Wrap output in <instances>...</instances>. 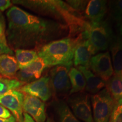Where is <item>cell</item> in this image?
I'll return each mask as SVG.
<instances>
[{"mask_svg": "<svg viewBox=\"0 0 122 122\" xmlns=\"http://www.w3.org/2000/svg\"><path fill=\"white\" fill-rule=\"evenodd\" d=\"M89 68L92 72L107 82L114 74L109 51L100 52L94 55L90 61Z\"/></svg>", "mask_w": 122, "mask_h": 122, "instance_id": "cell-8", "label": "cell"}, {"mask_svg": "<svg viewBox=\"0 0 122 122\" xmlns=\"http://www.w3.org/2000/svg\"><path fill=\"white\" fill-rule=\"evenodd\" d=\"M18 91L38 98L43 102L48 101L53 94L49 76H42L34 81L23 85Z\"/></svg>", "mask_w": 122, "mask_h": 122, "instance_id": "cell-9", "label": "cell"}, {"mask_svg": "<svg viewBox=\"0 0 122 122\" xmlns=\"http://www.w3.org/2000/svg\"><path fill=\"white\" fill-rule=\"evenodd\" d=\"M89 1L83 0H67L66 2L67 4L73 10L83 15L86 9Z\"/></svg>", "mask_w": 122, "mask_h": 122, "instance_id": "cell-25", "label": "cell"}, {"mask_svg": "<svg viewBox=\"0 0 122 122\" xmlns=\"http://www.w3.org/2000/svg\"><path fill=\"white\" fill-rule=\"evenodd\" d=\"M15 54L19 70L26 67L39 57L37 51L33 49H19L15 50Z\"/></svg>", "mask_w": 122, "mask_h": 122, "instance_id": "cell-20", "label": "cell"}, {"mask_svg": "<svg viewBox=\"0 0 122 122\" xmlns=\"http://www.w3.org/2000/svg\"><path fill=\"white\" fill-rule=\"evenodd\" d=\"M54 122V120H53L52 118H47V119L46 120V122Z\"/></svg>", "mask_w": 122, "mask_h": 122, "instance_id": "cell-33", "label": "cell"}, {"mask_svg": "<svg viewBox=\"0 0 122 122\" xmlns=\"http://www.w3.org/2000/svg\"><path fill=\"white\" fill-rule=\"evenodd\" d=\"M16 120L15 117L13 115L8 119H2L0 118V122H16Z\"/></svg>", "mask_w": 122, "mask_h": 122, "instance_id": "cell-31", "label": "cell"}, {"mask_svg": "<svg viewBox=\"0 0 122 122\" xmlns=\"http://www.w3.org/2000/svg\"><path fill=\"white\" fill-rule=\"evenodd\" d=\"M82 73L86 81L85 91L88 94L94 95L106 88V82L96 76L89 68L84 67H77Z\"/></svg>", "mask_w": 122, "mask_h": 122, "instance_id": "cell-17", "label": "cell"}, {"mask_svg": "<svg viewBox=\"0 0 122 122\" xmlns=\"http://www.w3.org/2000/svg\"><path fill=\"white\" fill-rule=\"evenodd\" d=\"M4 54H9L13 56V50L10 48L7 43L6 37L0 39V56Z\"/></svg>", "mask_w": 122, "mask_h": 122, "instance_id": "cell-26", "label": "cell"}, {"mask_svg": "<svg viewBox=\"0 0 122 122\" xmlns=\"http://www.w3.org/2000/svg\"><path fill=\"white\" fill-rule=\"evenodd\" d=\"M109 49L114 74L122 75V37L120 35H113Z\"/></svg>", "mask_w": 122, "mask_h": 122, "instance_id": "cell-16", "label": "cell"}, {"mask_svg": "<svg viewBox=\"0 0 122 122\" xmlns=\"http://www.w3.org/2000/svg\"><path fill=\"white\" fill-rule=\"evenodd\" d=\"M106 84V88L114 100L122 99V75L114 74Z\"/></svg>", "mask_w": 122, "mask_h": 122, "instance_id": "cell-21", "label": "cell"}, {"mask_svg": "<svg viewBox=\"0 0 122 122\" xmlns=\"http://www.w3.org/2000/svg\"><path fill=\"white\" fill-rule=\"evenodd\" d=\"M109 122H122V100L115 101Z\"/></svg>", "mask_w": 122, "mask_h": 122, "instance_id": "cell-24", "label": "cell"}, {"mask_svg": "<svg viewBox=\"0 0 122 122\" xmlns=\"http://www.w3.org/2000/svg\"><path fill=\"white\" fill-rule=\"evenodd\" d=\"M12 116L13 115L8 109L2 105H0V118L8 119Z\"/></svg>", "mask_w": 122, "mask_h": 122, "instance_id": "cell-28", "label": "cell"}, {"mask_svg": "<svg viewBox=\"0 0 122 122\" xmlns=\"http://www.w3.org/2000/svg\"><path fill=\"white\" fill-rule=\"evenodd\" d=\"M68 76L71 86L69 95L84 91L86 81L83 75L77 68H70Z\"/></svg>", "mask_w": 122, "mask_h": 122, "instance_id": "cell-19", "label": "cell"}, {"mask_svg": "<svg viewBox=\"0 0 122 122\" xmlns=\"http://www.w3.org/2000/svg\"><path fill=\"white\" fill-rule=\"evenodd\" d=\"M6 29V22L4 15L0 12V39L6 37L5 34Z\"/></svg>", "mask_w": 122, "mask_h": 122, "instance_id": "cell-27", "label": "cell"}, {"mask_svg": "<svg viewBox=\"0 0 122 122\" xmlns=\"http://www.w3.org/2000/svg\"><path fill=\"white\" fill-rule=\"evenodd\" d=\"M108 11V1L105 0L89 1L83 18L91 23H99L103 20Z\"/></svg>", "mask_w": 122, "mask_h": 122, "instance_id": "cell-14", "label": "cell"}, {"mask_svg": "<svg viewBox=\"0 0 122 122\" xmlns=\"http://www.w3.org/2000/svg\"><path fill=\"white\" fill-rule=\"evenodd\" d=\"M12 6L11 1L9 0H0V12L5 11Z\"/></svg>", "mask_w": 122, "mask_h": 122, "instance_id": "cell-29", "label": "cell"}, {"mask_svg": "<svg viewBox=\"0 0 122 122\" xmlns=\"http://www.w3.org/2000/svg\"><path fill=\"white\" fill-rule=\"evenodd\" d=\"M39 14L51 18L52 20L65 24L69 30L70 37L76 38L85 30L87 21L66 2L59 0H18L13 1Z\"/></svg>", "mask_w": 122, "mask_h": 122, "instance_id": "cell-2", "label": "cell"}, {"mask_svg": "<svg viewBox=\"0 0 122 122\" xmlns=\"http://www.w3.org/2000/svg\"><path fill=\"white\" fill-rule=\"evenodd\" d=\"M108 11L111 18L118 24H122V0L109 1Z\"/></svg>", "mask_w": 122, "mask_h": 122, "instance_id": "cell-23", "label": "cell"}, {"mask_svg": "<svg viewBox=\"0 0 122 122\" xmlns=\"http://www.w3.org/2000/svg\"><path fill=\"white\" fill-rule=\"evenodd\" d=\"M118 26L119 32V33H120L119 35L122 37V24H118Z\"/></svg>", "mask_w": 122, "mask_h": 122, "instance_id": "cell-32", "label": "cell"}, {"mask_svg": "<svg viewBox=\"0 0 122 122\" xmlns=\"http://www.w3.org/2000/svg\"><path fill=\"white\" fill-rule=\"evenodd\" d=\"M76 40L73 64L76 67H84L89 69L90 61L94 56L93 50L88 41L81 33L76 37Z\"/></svg>", "mask_w": 122, "mask_h": 122, "instance_id": "cell-11", "label": "cell"}, {"mask_svg": "<svg viewBox=\"0 0 122 122\" xmlns=\"http://www.w3.org/2000/svg\"><path fill=\"white\" fill-rule=\"evenodd\" d=\"M6 37L13 50L33 49L37 51L49 42L69 35L65 24L33 15L20 7L13 6L6 12Z\"/></svg>", "mask_w": 122, "mask_h": 122, "instance_id": "cell-1", "label": "cell"}, {"mask_svg": "<svg viewBox=\"0 0 122 122\" xmlns=\"http://www.w3.org/2000/svg\"><path fill=\"white\" fill-rule=\"evenodd\" d=\"M23 93L18 90H13L0 97V105L11 111L16 122H23Z\"/></svg>", "mask_w": 122, "mask_h": 122, "instance_id": "cell-10", "label": "cell"}, {"mask_svg": "<svg viewBox=\"0 0 122 122\" xmlns=\"http://www.w3.org/2000/svg\"><path fill=\"white\" fill-rule=\"evenodd\" d=\"M70 69L65 66H57L50 70L49 77L52 93L59 97L58 98H66L69 96L71 88L68 76Z\"/></svg>", "mask_w": 122, "mask_h": 122, "instance_id": "cell-7", "label": "cell"}, {"mask_svg": "<svg viewBox=\"0 0 122 122\" xmlns=\"http://www.w3.org/2000/svg\"><path fill=\"white\" fill-rule=\"evenodd\" d=\"M65 101L79 120L83 122H94L91 96L88 93L81 92L71 94L66 98Z\"/></svg>", "mask_w": 122, "mask_h": 122, "instance_id": "cell-6", "label": "cell"}, {"mask_svg": "<svg viewBox=\"0 0 122 122\" xmlns=\"http://www.w3.org/2000/svg\"><path fill=\"white\" fill-rule=\"evenodd\" d=\"M19 70L15 57L12 55L4 54L0 56V75L7 79H15Z\"/></svg>", "mask_w": 122, "mask_h": 122, "instance_id": "cell-18", "label": "cell"}, {"mask_svg": "<svg viewBox=\"0 0 122 122\" xmlns=\"http://www.w3.org/2000/svg\"><path fill=\"white\" fill-rule=\"evenodd\" d=\"M92 48L94 55L109 48L114 35L110 25L107 21L99 23L88 22L81 33Z\"/></svg>", "mask_w": 122, "mask_h": 122, "instance_id": "cell-4", "label": "cell"}, {"mask_svg": "<svg viewBox=\"0 0 122 122\" xmlns=\"http://www.w3.org/2000/svg\"></svg>", "mask_w": 122, "mask_h": 122, "instance_id": "cell-34", "label": "cell"}, {"mask_svg": "<svg viewBox=\"0 0 122 122\" xmlns=\"http://www.w3.org/2000/svg\"><path fill=\"white\" fill-rule=\"evenodd\" d=\"M23 110L24 112L30 115L36 122H46L45 103L38 98L24 94Z\"/></svg>", "mask_w": 122, "mask_h": 122, "instance_id": "cell-13", "label": "cell"}, {"mask_svg": "<svg viewBox=\"0 0 122 122\" xmlns=\"http://www.w3.org/2000/svg\"><path fill=\"white\" fill-rule=\"evenodd\" d=\"M91 100L94 122H109L115 101L107 88L91 96Z\"/></svg>", "mask_w": 122, "mask_h": 122, "instance_id": "cell-5", "label": "cell"}, {"mask_svg": "<svg viewBox=\"0 0 122 122\" xmlns=\"http://www.w3.org/2000/svg\"><path fill=\"white\" fill-rule=\"evenodd\" d=\"M47 67L44 61L38 57L32 63L18 71L15 79L24 85L40 79L42 72Z\"/></svg>", "mask_w": 122, "mask_h": 122, "instance_id": "cell-12", "label": "cell"}, {"mask_svg": "<svg viewBox=\"0 0 122 122\" xmlns=\"http://www.w3.org/2000/svg\"><path fill=\"white\" fill-rule=\"evenodd\" d=\"M23 122H36L28 114L23 112Z\"/></svg>", "mask_w": 122, "mask_h": 122, "instance_id": "cell-30", "label": "cell"}, {"mask_svg": "<svg viewBox=\"0 0 122 122\" xmlns=\"http://www.w3.org/2000/svg\"><path fill=\"white\" fill-rule=\"evenodd\" d=\"M55 122H81L72 113L63 99L56 98L51 104Z\"/></svg>", "mask_w": 122, "mask_h": 122, "instance_id": "cell-15", "label": "cell"}, {"mask_svg": "<svg viewBox=\"0 0 122 122\" xmlns=\"http://www.w3.org/2000/svg\"><path fill=\"white\" fill-rule=\"evenodd\" d=\"M76 40V37L67 36L53 41L37 50L38 56L46 67L65 66L72 67Z\"/></svg>", "mask_w": 122, "mask_h": 122, "instance_id": "cell-3", "label": "cell"}, {"mask_svg": "<svg viewBox=\"0 0 122 122\" xmlns=\"http://www.w3.org/2000/svg\"><path fill=\"white\" fill-rule=\"evenodd\" d=\"M24 84L15 79L0 77V97L13 90H18Z\"/></svg>", "mask_w": 122, "mask_h": 122, "instance_id": "cell-22", "label": "cell"}]
</instances>
